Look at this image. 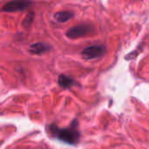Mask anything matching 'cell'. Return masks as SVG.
I'll list each match as a JSON object with an SVG mask.
<instances>
[{"mask_svg":"<svg viewBox=\"0 0 149 149\" xmlns=\"http://www.w3.org/2000/svg\"><path fill=\"white\" fill-rule=\"evenodd\" d=\"M48 132H50V134L56 139L70 145H76L80 139V133L79 131V123L77 120H74L71 123L70 127L65 128H59L53 124L49 125Z\"/></svg>","mask_w":149,"mask_h":149,"instance_id":"6da1fadb","label":"cell"},{"mask_svg":"<svg viewBox=\"0 0 149 149\" xmlns=\"http://www.w3.org/2000/svg\"><path fill=\"white\" fill-rule=\"evenodd\" d=\"M93 26L92 24L84 23L72 26L66 31L65 35L69 38L75 39V38H79L87 36L88 34L93 32Z\"/></svg>","mask_w":149,"mask_h":149,"instance_id":"7a4b0ae2","label":"cell"},{"mask_svg":"<svg viewBox=\"0 0 149 149\" xmlns=\"http://www.w3.org/2000/svg\"><path fill=\"white\" fill-rule=\"evenodd\" d=\"M33 19H34V14H33L32 12L29 13V14L24 17V21H23V25H24L25 28H28V27L31 24Z\"/></svg>","mask_w":149,"mask_h":149,"instance_id":"ba28073f","label":"cell"},{"mask_svg":"<svg viewBox=\"0 0 149 149\" xmlns=\"http://www.w3.org/2000/svg\"><path fill=\"white\" fill-rule=\"evenodd\" d=\"M107 52V47L104 45H93L86 47L81 54L85 59H94L102 57Z\"/></svg>","mask_w":149,"mask_h":149,"instance_id":"3957f363","label":"cell"},{"mask_svg":"<svg viewBox=\"0 0 149 149\" xmlns=\"http://www.w3.org/2000/svg\"><path fill=\"white\" fill-rule=\"evenodd\" d=\"M31 4V3L27 1H10L3 6V10L6 12L23 11L26 10Z\"/></svg>","mask_w":149,"mask_h":149,"instance_id":"277c9868","label":"cell"},{"mask_svg":"<svg viewBox=\"0 0 149 149\" xmlns=\"http://www.w3.org/2000/svg\"><path fill=\"white\" fill-rule=\"evenodd\" d=\"M72 17H73V13L72 11H69V10H62V11L56 12L54 14V18L59 23L67 22Z\"/></svg>","mask_w":149,"mask_h":149,"instance_id":"52a82bcc","label":"cell"},{"mask_svg":"<svg viewBox=\"0 0 149 149\" xmlns=\"http://www.w3.org/2000/svg\"><path fill=\"white\" fill-rule=\"evenodd\" d=\"M58 86L60 87H62L64 89H68V88H71L72 86H73L75 85V80L67 75L61 74L58 77Z\"/></svg>","mask_w":149,"mask_h":149,"instance_id":"8992f818","label":"cell"},{"mask_svg":"<svg viewBox=\"0 0 149 149\" xmlns=\"http://www.w3.org/2000/svg\"><path fill=\"white\" fill-rule=\"evenodd\" d=\"M50 50V45L48 44L39 42V43H34L29 47V52L32 54H42Z\"/></svg>","mask_w":149,"mask_h":149,"instance_id":"5b68a950","label":"cell"}]
</instances>
